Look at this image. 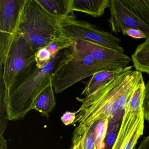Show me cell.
Here are the masks:
<instances>
[{
  "label": "cell",
  "mask_w": 149,
  "mask_h": 149,
  "mask_svg": "<svg viewBox=\"0 0 149 149\" xmlns=\"http://www.w3.org/2000/svg\"><path fill=\"white\" fill-rule=\"evenodd\" d=\"M143 79L142 73L128 66L121 74L91 95L77 97L82 103L73 124L88 130L96 123L120 117L134 90Z\"/></svg>",
  "instance_id": "cell-1"
},
{
  "label": "cell",
  "mask_w": 149,
  "mask_h": 149,
  "mask_svg": "<svg viewBox=\"0 0 149 149\" xmlns=\"http://www.w3.org/2000/svg\"><path fill=\"white\" fill-rule=\"evenodd\" d=\"M63 53L60 52L42 68H38L35 61L17 77L9 89L4 82L3 72H0L1 98L5 101L8 120L22 119L33 109L37 97L52 83L51 74Z\"/></svg>",
  "instance_id": "cell-2"
},
{
  "label": "cell",
  "mask_w": 149,
  "mask_h": 149,
  "mask_svg": "<svg viewBox=\"0 0 149 149\" xmlns=\"http://www.w3.org/2000/svg\"><path fill=\"white\" fill-rule=\"evenodd\" d=\"M18 32L36 52L53 42L70 39L61 27L58 17L49 13L37 0H26Z\"/></svg>",
  "instance_id": "cell-3"
},
{
  "label": "cell",
  "mask_w": 149,
  "mask_h": 149,
  "mask_svg": "<svg viewBox=\"0 0 149 149\" xmlns=\"http://www.w3.org/2000/svg\"><path fill=\"white\" fill-rule=\"evenodd\" d=\"M64 49L51 74L53 88L56 93L64 91L78 81L104 70L92 55L76 40Z\"/></svg>",
  "instance_id": "cell-4"
},
{
  "label": "cell",
  "mask_w": 149,
  "mask_h": 149,
  "mask_svg": "<svg viewBox=\"0 0 149 149\" xmlns=\"http://www.w3.org/2000/svg\"><path fill=\"white\" fill-rule=\"evenodd\" d=\"M59 23L72 40H84L124 53L120 38L85 21L77 20L75 15L58 17Z\"/></svg>",
  "instance_id": "cell-5"
},
{
  "label": "cell",
  "mask_w": 149,
  "mask_h": 149,
  "mask_svg": "<svg viewBox=\"0 0 149 149\" xmlns=\"http://www.w3.org/2000/svg\"><path fill=\"white\" fill-rule=\"evenodd\" d=\"M26 0H0V63L4 66Z\"/></svg>",
  "instance_id": "cell-6"
},
{
  "label": "cell",
  "mask_w": 149,
  "mask_h": 149,
  "mask_svg": "<svg viewBox=\"0 0 149 149\" xmlns=\"http://www.w3.org/2000/svg\"><path fill=\"white\" fill-rule=\"evenodd\" d=\"M35 54L25 37L18 32L3 66V78L8 89L13 85L17 77L35 61Z\"/></svg>",
  "instance_id": "cell-7"
},
{
  "label": "cell",
  "mask_w": 149,
  "mask_h": 149,
  "mask_svg": "<svg viewBox=\"0 0 149 149\" xmlns=\"http://www.w3.org/2000/svg\"><path fill=\"white\" fill-rule=\"evenodd\" d=\"M144 121L143 105L128 102L116 139L111 149H135L143 133Z\"/></svg>",
  "instance_id": "cell-8"
},
{
  "label": "cell",
  "mask_w": 149,
  "mask_h": 149,
  "mask_svg": "<svg viewBox=\"0 0 149 149\" xmlns=\"http://www.w3.org/2000/svg\"><path fill=\"white\" fill-rule=\"evenodd\" d=\"M109 9L108 22L111 32L117 34L126 29H135L143 32L146 39H149V26L128 9L121 0H111Z\"/></svg>",
  "instance_id": "cell-9"
},
{
  "label": "cell",
  "mask_w": 149,
  "mask_h": 149,
  "mask_svg": "<svg viewBox=\"0 0 149 149\" xmlns=\"http://www.w3.org/2000/svg\"><path fill=\"white\" fill-rule=\"evenodd\" d=\"M76 40L89 52L96 61L104 70L125 68L128 67L131 61V59L124 53L118 50L84 40Z\"/></svg>",
  "instance_id": "cell-10"
},
{
  "label": "cell",
  "mask_w": 149,
  "mask_h": 149,
  "mask_svg": "<svg viewBox=\"0 0 149 149\" xmlns=\"http://www.w3.org/2000/svg\"><path fill=\"white\" fill-rule=\"evenodd\" d=\"M110 6V0H72L73 12H81L94 18L102 16Z\"/></svg>",
  "instance_id": "cell-11"
},
{
  "label": "cell",
  "mask_w": 149,
  "mask_h": 149,
  "mask_svg": "<svg viewBox=\"0 0 149 149\" xmlns=\"http://www.w3.org/2000/svg\"><path fill=\"white\" fill-rule=\"evenodd\" d=\"M125 68L114 70H103L94 74L87 82L81 93L85 96L89 95L122 73Z\"/></svg>",
  "instance_id": "cell-12"
},
{
  "label": "cell",
  "mask_w": 149,
  "mask_h": 149,
  "mask_svg": "<svg viewBox=\"0 0 149 149\" xmlns=\"http://www.w3.org/2000/svg\"><path fill=\"white\" fill-rule=\"evenodd\" d=\"M48 12L56 17L75 15L72 10V0H37Z\"/></svg>",
  "instance_id": "cell-13"
},
{
  "label": "cell",
  "mask_w": 149,
  "mask_h": 149,
  "mask_svg": "<svg viewBox=\"0 0 149 149\" xmlns=\"http://www.w3.org/2000/svg\"><path fill=\"white\" fill-rule=\"evenodd\" d=\"M56 101L52 83L37 97L34 103L33 109L40 112L47 118L55 107Z\"/></svg>",
  "instance_id": "cell-14"
},
{
  "label": "cell",
  "mask_w": 149,
  "mask_h": 149,
  "mask_svg": "<svg viewBox=\"0 0 149 149\" xmlns=\"http://www.w3.org/2000/svg\"><path fill=\"white\" fill-rule=\"evenodd\" d=\"M133 67L141 73L149 74V39L138 46L131 56Z\"/></svg>",
  "instance_id": "cell-15"
},
{
  "label": "cell",
  "mask_w": 149,
  "mask_h": 149,
  "mask_svg": "<svg viewBox=\"0 0 149 149\" xmlns=\"http://www.w3.org/2000/svg\"><path fill=\"white\" fill-rule=\"evenodd\" d=\"M122 3L149 26V0H121Z\"/></svg>",
  "instance_id": "cell-16"
},
{
  "label": "cell",
  "mask_w": 149,
  "mask_h": 149,
  "mask_svg": "<svg viewBox=\"0 0 149 149\" xmlns=\"http://www.w3.org/2000/svg\"><path fill=\"white\" fill-rule=\"evenodd\" d=\"M109 120H102L97 122L95 127V144L97 149H104V138L106 136Z\"/></svg>",
  "instance_id": "cell-17"
},
{
  "label": "cell",
  "mask_w": 149,
  "mask_h": 149,
  "mask_svg": "<svg viewBox=\"0 0 149 149\" xmlns=\"http://www.w3.org/2000/svg\"><path fill=\"white\" fill-rule=\"evenodd\" d=\"M52 59L51 54L46 47L40 49L36 52V62L40 68L46 67Z\"/></svg>",
  "instance_id": "cell-18"
},
{
  "label": "cell",
  "mask_w": 149,
  "mask_h": 149,
  "mask_svg": "<svg viewBox=\"0 0 149 149\" xmlns=\"http://www.w3.org/2000/svg\"><path fill=\"white\" fill-rule=\"evenodd\" d=\"M94 124L85 133L83 143L82 149H94L95 146V127L96 124Z\"/></svg>",
  "instance_id": "cell-19"
},
{
  "label": "cell",
  "mask_w": 149,
  "mask_h": 149,
  "mask_svg": "<svg viewBox=\"0 0 149 149\" xmlns=\"http://www.w3.org/2000/svg\"><path fill=\"white\" fill-rule=\"evenodd\" d=\"M88 130H84L77 127L74 132L72 146L70 149H82L84 136Z\"/></svg>",
  "instance_id": "cell-20"
},
{
  "label": "cell",
  "mask_w": 149,
  "mask_h": 149,
  "mask_svg": "<svg viewBox=\"0 0 149 149\" xmlns=\"http://www.w3.org/2000/svg\"><path fill=\"white\" fill-rule=\"evenodd\" d=\"M143 106L145 119L149 122V79L146 84L144 99Z\"/></svg>",
  "instance_id": "cell-21"
},
{
  "label": "cell",
  "mask_w": 149,
  "mask_h": 149,
  "mask_svg": "<svg viewBox=\"0 0 149 149\" xmlns=\"http://www.w3.org/2000/svg\"><path fill=\"white\" fill-rule=\"evenodd\" d=\"M124 36H128L134 39H146V36L140 30L135 29H126L122 32Z\"/></svg>",
  "instance_id": "cell-22"
},
{
  "label": "cell",
  "mask_w": 149,
  "mask_h": 149,
  "mask_svg": "<svg viewBox=\"0 0 149 149\" xmlns=\"http://www.w3.org/2000/svg\"><path fill=\"white\" fill-rule=\"evenodd\" d=\"M76 116V112L67 111L63 114L61 119L65 125H68L73 124L75 120Z\"/></svg>",
  "instance_id": "cell-23"
},
{
  "label": "cell",
  "mask_w": 149,
  "mask_h": 149,
  "mask_svg": "<svg viewBox=\"0 0 149 149\" xmlns=\"http://www.w3.org/2000/svg\"><path fill=\"white\" fill-rule=\"evenodd\" d=\"M7 142L4 137H0V149H7Z\"/></svg>",
  "instance_id": "cell-24"
},
{
  "label": "cell",
  "mask_w": 149,
  "mask_h": 149,
  "mask_svg": "<svg viewBox=\"0 0 149 149\" xmlns=\"http://www.w3.org/2000/svg\"><path fill=\"white\" fill-rule=\"evenodd\" d=\"M94 149H97L96 146H95V148H94Z\"/></svg>",
  "instance_id": "cell-25"
},
{
  "label": "cell",
  "mask_w": 149,
  "mask_h": 149,
  "mask_svg": "<svg viewBox=\"0 0 149 149\" xmlns=\"http://www.w3.org/2000/svg\"></svg>",
  "instance_id": "cell-26"
}]
</instances>
